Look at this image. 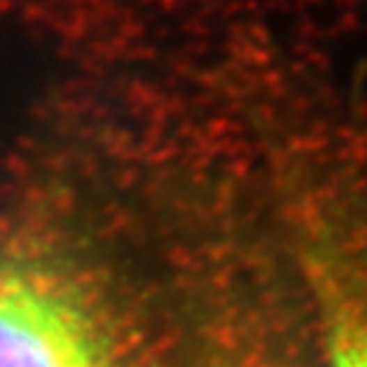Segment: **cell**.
Listing matches in <instances>:
<instances>
[{
    "label": "cell",
    "mask_w": 367,
    "mask_h": 367,
    "mask_svg": "<svg viewBox=\"0 0 367 367\" xmlns=\"http://www.w3.org/2000/svg\"><path fill=\"white\" fill-rule=\"evenodd\" d=\"M217 367H273V362H265L260 357H245V360H233V362H225V365H217Z\"/></svg>",
    "instance_id": "obj_3"
},
{
    "label": "cell",
    "mask_w": 367,
    "mask_h": 367,
    "mask_svg": "<svg viewBox=\"0 0 367 367\" xmlns=\"http://www.w3.org/2000/svg\"><path fill=\"white\" fill-rule=\"evenodd\" d=\"M0 367H125V339L77 265L13 247L0 253Z\"/></svg>",
    "instance_id": "obj_1"
},
{
    "label": "cell",
    "mask_w": 367,
    "mask_h": 367,
    "mask_svg": "<svg viewBox=\"0 0 367 367\" xmlns=\"http://www.w3.org/2000/svg\"><path fill=\"white\" fill-rule=\"evenodd\" d=\"M288 192L296 260L327 367H367V189L339 171H306Z\"/></svg>",
    "instance_id": "obj_2"
}]
</instances>
